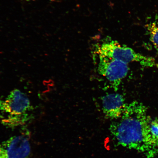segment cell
Masks as SVG:
<instances>
[{
    "instance_id": "1",
    "label": "cell",
    "mask_w": 158,
    "mask_h": 158,
    "mask_svg": "<svg viewBox=\"0 0 158 158\" xmlns=\"http://www.w3.org/2000/svg\"><path fill=\"white\" fill-rule=\"evenodd\" d=\"M151 122L146 106L134 101L127 104L121 117L110 124V131L118 146L152 157L158 153V143L150 133Z\"/></svg>"
},
{
    "instance_id": "2",
    "label": "cell",
    "mask_w": 158,
    "mask_h": 158,
    "mask_svg": "<svg viewBox=\"0 0 158 158\" xmlns=\"http://www.w3.org/2000/svg\"><path fill=\"white\" fill-rule=\"evenodd\" d=\"M31 109L29 98L18 89L12 91L4 100H0V110L7 114L2 122L9 127H15L26 123L30 118L27 112Z\"/></svg>"
},
{
    "instance_id": "3",
    "label": "cell",
    "mask_w": 158,
    "mask_h": 158,
    "mask_svg": "<svg viewBox=\"0 0 158 158\" xmlns=\"http://www.w3.org/2000/svg\"><path fill=\"white\" fill-rule=\"evenodd\" d=\"M95 50L98 56L116 59L128 64L136 62L142 66L150 68L157 65L155 59L152 57L144 56L129 47L120 44L117 41L108 38L97 44Z\"/></svg>"
},
{
    "instance_id": "4",
    "label": "cell",
    "mask_w": 158,
    "mask_h": 158,
    "mask_svg": "<svg viewBox=\"0 0 158 158\" xmlns=\"http://www.w3.org/2000/svg\"><path fill=\"white\" fill-rule=\"evenodd\" d=\"M98 72L106 78L115 90L129 72L128 64L107 57L98 56Z\"/></svg>"
},
{
    "instance_id": "5",
    "label": "cell",
    "mask_w": 158,
    "mask_h": 158,
    "mask_svg": "<svg viewBox=\"0 0 158 158\" xmlns=\"http://www.w3.org/2000/svg\"><path fill=\"white\" fill-rule=\"evenodd\" d=\"M31 151L29 132L23 130L0 144V158H28Z\"/></svg>"
},
{
    "instance_id": "6",
    "label": "cell",
    "mask_w": 158,
    "mask_h": 158,
    "mask_svg": "<svg viewBox=\"0 0 158 158\" xmlns=\"http://www.w3.org/2000/svg\"><path fill=\"white\" fill-rule=\"evenodd\" d=\"M102 109L105 117L115 120L123 114L127 104L123 97L118 94H107L102 98Z\"/></svg>"
},
{
    "instance_id": "7",
    "label": "cell",
    "mask_w": 158,
    "mask_h": 158,
    "mask_svg": "<svg viewBox=\"0 0 158 158\" xmlns=\"http://www.w3.org/2000/svg\"><path fill=\"white\" fill-rule=\"evenodd\" d=\"M150 39L153 44L158 47V23H153L148 25Z\"/></svg>"
},
{
    "instance_id": "8",
    "label": "cell",
    "mask_w": 158,
    "mask_h": 158,
    "mask_svg": "<svg viewBox=\"0 0 158 158\" xmlns=\"http://www.w3.org/2000/svg\"><path fill=\"white\" fill-rule=\"evenodd\" d=\"M149 130L152 137L158 143V122L154 120L150 122Z\"/></svg>"
},
{
    "instance_id": "9",
    "label": "cell",
    "mask_w": 158,
    "mask_h": 158,
    "mask_svg": "<svg viewBox=\"0 0 158 158\" xmlns=\"http://www.w3.org/2000/svg\"><path fill=\"white\" fill-rule=\"evenodd\" d=\"M26 1H31V0H26Z\"/></svg>"
}]
</instances>
